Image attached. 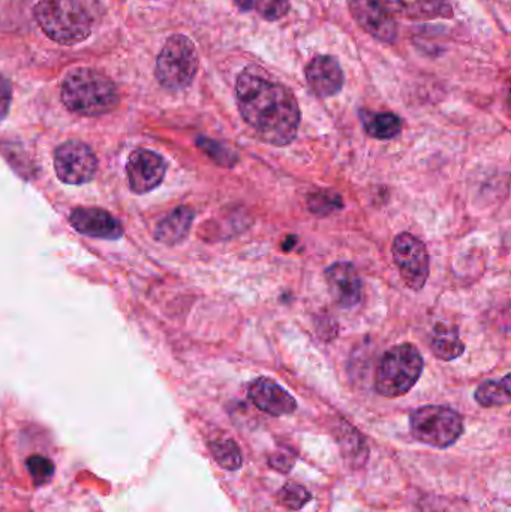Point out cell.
I'll list each match as a JSON object with an SVG mask.
<instances>
[{"instance_id":"2","label":"cell","mask_w":511,"mask_h":512,"mask_svg":"<svg viewBox=\"0 0 511 512\" xmlns=\"http://www.w3.org/2000/svg\"><path fill=\"white\" fill-rule=\"evenodd\" d=\"M60 98L69 111L87 117L111 113L120 101L114 81L92 68L72 69L63 78Z\"/></svg>"},{"instance_id":"6","label":"cell","mask_w":511,"mask_h":512,"mask_svg":"<svg viewBox=\"0 0 511 512\" xmlns=\"http://www.w3.org/2000/svg\"><path fill=\"white\" fill-rule=\"evenodd\" d=\"M414 438L434 448H449L464 433V421L447 406L429 405L416 409L410 417Z\"/></svg>"},{"instance_id":"21","label":"cell","mask_w":511,"mask_h":512,"mask_svg":"<svg viewBox=\"0 0 511 512\" xmlns=\"http://www.w3.org/2000/svg\"><path fill=\"white\" fill-rule=\"evenodd\" d=\"M242 11H255L266 21H278L290 11V0H233Z\"/></svg>"},{"instance_id":"1","label":"cell","mask_w":511,"mask_h":512,"mask_svg":"<svg viewBox=\"0 0 511 512\" xmlns=\"http://www.w3.org/2000/svg\"><path fill=\"white\" fill-rule=\"evenodd\" d=\"M236 99L240 116L260 141L284 147L296 140L302 111L290 87L245 68L237 75Z\"/></svg>"},{"instance_id":"13","label":"cell","mask_w":511,"mask_h":512,"mask_svg":"<svg viewBox=\"0 0 511 512\" xmlns=\"http://www.w3.org/2000/svg\"><path fill=\"white\" fill-rule=\"evenodd\" d=\"M326 282L339 306L350 309L362 300V279L351 262H336L327 267Z\"/></svg>"},{"instance_id":"7","label":"cell","mask_w":511,"mask_h":512,"mask_svg":"<svg viewBox=\"0 0 511 512\" xmlns=\"http://www.w3.org/2000/svg\"><path fill=\"white\" fill-rule=\"evenodd\" d=\"M393 259L405 285L422 291L429 277V254L425 243L410 233H401L392 245Z\"/></svg>"},{"instance_id":"3","label":"cell","mask_w":511,"mask_h":512,"mask_svg":"<svg viewBox=\"0 0 511 512\" xmlns=\"http://www.w3.org/2000/svg\"><path fill=\"white\" fill-rule=\"evenodd\" d=\"M33 17L42 32L60 45H77L92 33V18L77 0H41Z\"/></svg>"},{"instance_id":"16","label":"cell","mask_w":511,"mask_h":512,"mask_svg":"<svg viewBox=\"0 0 511 512\" xmlns=\"http://www.w3.org/2000/svg\"><path fill=\"white\" fill-rule=\"evenodd\" d=\"M194 216V210L189 207H177L159 222L155 231L156 240L170 246L183 242L191 231Z\"/></svg>"},{"instance_id":"8","label":"cell","mask_w":511,"mask_h":512,"mask_svg":"<svg viewBox=\"0 0 511 512\" xmlns=\"http://www.w3.org/2000/svg\"><path fill=\"white\" fill-rule=\"evenodd\" d=\"M98 161L87 144L71 140L60 144L54 152V170L60 182L80 186L95 177Z\"/></svg>"},{"instance_id":"5","label":"cell","mask_w":511,"mask_h":512,"mask_svg":"<svg viewBox=\"0 0 511 512\" xmlns=\"http://www.w3.org/2000/svg\"><path fill=\"white\" fill-rule=\"evenodd\" d=\"M197 48L188 36L182 33L170 36L158 54L155 77L164 89L179 92L191 86L198 72Z\"/></svg>"},{"instance_id":"25","label":"cell","mask_w":511,"mask_h":512,"mask_svg":"<svg viewBox=\"0 0 511 512\" xmlns=\"http://www.w3.org/2000/svg\"><path fill=\"white\" fill-rule=\"evenodd\" d=\"M278 498L284 507L290 508V510H302L311 501V493L299 484L290 483L282 487Z\"/></svg>"},{"instance_id":"24","label":"cell","mask_w":511,"mask_h":512,"mask_svg":"<svg viewBox=\"0 0 511 512\" xmlns=\"http://www.w3.org/2000/svg\"><path fill=\"white\" fill-rule=\"evenodd\" d=\"M308 207L314 215L326 216L335 210H341L344 207L342 198L338 194L330 191L315 192L309 195Z\"/></svg>"},{"instance_id":"15","label":"cell","mask_w":511,"mask_h":512,"mask_svg":"<svg viewBox=\"0 0 511 512\" xmlns=\"http://www.w3.org/2000/svg\"><path fill=\"white\" fill-rule=\"evenodd\" d=\"M393 14H401L413 20L452 18L453 8L449 0H384Z\"/></svg>"},{"instance_id":"17","label":"cell","mask_w":511,"mask_h":512,"mask_svg":"<svg viewBox=\"0 0 511 512\" xmlns=\"http://www.w3.org/2000/svg\"><path fill=\"white\" fill-rule=\"evenodd\" d=\"M359 117L366 134L377 140H392L402 132L401 117L396 116L395 113L360 110Z\"/></svg>"},{"instance_id":"22","label":"cell","mask_w":511,"mask_h":512,"mask_svg":"<svg viewBox=\"0 0 511 512\" xmlns=\"http://www.w3.org/2000/svg\"><path fill=\"white\" fill-rule=\"evenodd\" d=\"M198 147L209 156L212 161H215L216 164L221 165V167L231 168L237 164V153L234 150L228 149L224 144L219 143V141L209 140V138H198L197 140Z\"/></svg>"},{"instance_id":"12","label":"cell","mask_w":511,"mask_h":512,"mask_svg":"<svg viewBox=\"0 0 511 512\" xmlns=\"http://www.w3.org/2000/svg\"><path fill=\"white\" fill-rule=\"evenodd\" d=\"M249 399L260 411L273 417L293 414L297 409L294 397L278 382L269 378H258L248 388Z\"/></svg>"},{"instance_id":"11","label":"cell","mask_w":511,"mask_h":512,"mask_svg":"<svg viewBox=\"0 0 511 512\" xmlns=\"http://www.w3.org/2000/svg\"><path fill=\"white\" fill-rule=\"evenodd\" d=\"M306 81L309 89L318 98H332L344 87V69L336 57L320 54L306 65Z\"/></svg>"},{"instance_id":"4","label":"cell","mask_w":511,"mask_h":512,"mask_svg":"<svg viewBox=\"0 0 511 512\" xmlns=\"http://www.w3.org/2000/svg\"><path fill=\"white\" fill-rule=\"evenodd\" d=\"M423 366L422 354L416 346L411 343L393 346L378 364L375 390L389 399L405 396L419 381Z\"/></svg>"},{"instance_id":"26","label":"cell","mask_w":511,"mask_h":512,"mask_svg":"<svg viewBox=\"0 0 511 512\" xmlns=\"http://www.w3.org/2000/svg\"><path fill=\"white\" fill-rule=\"evenodd\" d=\"M12 102V87L11 83L6 80L3 75H0V120L8 116L9 108Z\"/></svg>"},{"instance_id":"18","label":"cell","mask_w":511,"mask_h":512,"mask_svg":"<svg viewBox=\"0 0 511 512\" xmlns=\"http://www.w3.org/2000/svg\"><path fill=\"white\" fill-rule=\"evenodd\" d=\"M432 352L443 361H453L465 351L464 342L459 337L458 328L447 324H437L432 333Z\"/></svg>"},{"instance_id":"9","label":"cell","mask_w":511,"mask_h":512,"mask_svg":"<svg viewBox=\"0 0 511 512\" xmlns=\"http://www.w3.org/2000/svg\"><path fill=\"white\" fill-rule=\"evenodd\" d=\"M350 11L366 33L384 44L398 41L399 26L384 0H350Z\"/></svg>"},{"instance_id":"14","label":"cell","mask_w":511,"mask_h":512,"mask_svg":"<svg viewBox=\"0 0 511 512\" xmlns=\"http://www.w3.org/2000/svg\"><path fill=\"white\" fill-rule=\"evenodd\" d=\"M72 227L93 239L119 240L123 237V227L119 219L102 209L78 207L69 216Z\"/></svg>"},{"instance_id":"23","label":"cell","mask_w":511,"mask_h":512,"mask_svg":"<svg viewBox=\"0 0 511 512\" xmlns=\"http://www.w3.org/2000/svg\"><path fill=\"white\" fill-rule=\"evenodd\" d=\"M26 468L35 487L45 486V484L50 483L54 475L53 462L47 459V457L39 456V454L27 457Z\"/></svg>"},{"instance_id":"19","label":"cell","mask_w":511,"mask_h":512,"mask_svg":"<svg viewBox=\"0 0 511 512\" xmlns=\"http://www.w3.org/2000/svg\"><path fill=\"white\" fill-rule=\"evenodd\" d=\"M477 402L485 408H498L510 403V375L501 381H486L476 390Z\"/></svg>"},{"instance_id":"20","label":"cell","mask_w":511,"mask_h":512,"mask_svg":"<svg viewBox=\"0 0 511 512\" xmlns=\"http://www.w3.org/2000/svg\"><path fill=\"white\" fill-rule=\"evenodd\" d=\"M209 447L213 459L221 468L227 469V471H236V469L242 468V453H240L239 445L233 439L227 438V436L213 439Z\"/></svg>"},{"instance_id":"10","label":"cell","mask_w":511,"mask_h":512,"mask_svg":"<svg viewBox=\"0 0 511 512\" xmlns=\"http://www.w3.org/2000/svg\"><path fill=\"white\" fill-rule=\"evenodd\" d=\"M126 173L131 191L147 194L161 185L167 173V162L152 150L137 149L129 155Z\"/></svg>"}]
</instances>
